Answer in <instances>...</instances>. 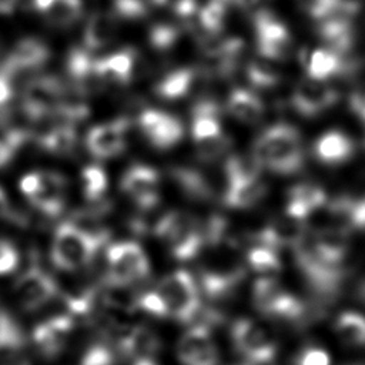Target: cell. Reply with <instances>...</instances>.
I'll return each instance as SVG.
<instances>
[{"label":"cell","mask_w":365,"mask_h":365,"mask_svg":"<svg viewBox=\"0 0 365 365\" xmlns=\"http://www.w3.org/2000/svg\"><path fill=\"white\" fill-rule=\"evenodd\" d=\"M252 155L262 168L281 175L302 170L305 151L299 131L287 123H278L262 131L252 147Z\"/></svg>","instance_id":"cell-1"},{"label":"cell","mask_w":365,"mask_h":365,"mask_svg":"<svg viewBox=\"0 0 365 365\" xmlns=\"http://www.w3.org/2000/svg\"><path fill=\"white\" fill-rule=\"evenodd\" d=\"M210 254L200 268V287L211 299L231 295L245 277V261L238 252V245L231 240H222L208 245Z\"/></svg>","instance_id":"cell-2"},{"label":"cell","mask_w":365,"mask_h":365,"mask_svg":"<svg viewBox=\"0 0 365 365\" xmlns=\"http://www.w3.org/2000/svg\"><path fill=\"white\" fill-rule=\"evenodd\" d=\"M153 234L167 245L171 257L178 261L192 259L205 247L202 224L182 211L163 214Z\"/></svg>","instance_id":"cell-3"},{"label":"cell","mask_w":365,"mask_h":365,"mask_svg":"<svg viewBox=\"0 0 365 365\" xmlns=\"http://www.w3.org/2000/svg\"><path fill=\"white\" fill-rule=\"evenodd\" d=\"M101 247V242L67 220L54 231L50 250L51 262L61 271H76L88 265Z\"/></svg>","instance_id":"cell-4"},{"label":"cell","mask_w":365,"mask_h":365,"mask_svg":"<svg viewBox=\"0 0 365 365\" xmlns=\"http://www.w3.org/2000/svg\"><path fill=\"white\" fill-rule=\"evenodd\" d=\"M191 135L201 161H217L227 151L230 141L222 133L220 107L212 100H201L192 108Z\"/></svg>","instance_id":"cell-5"},{"label":"cell","mask_w":365,"mask_h":365,"mask_svg":"<svg viewBox=\"0 0 365 365\" xmlns=\"http://www.w3.org/2000/svg\"><path fill=\"white\" fill-rule=\"evenodd\" d=\"M106 285L128 288L150 275V262L144 250L133 241L111 244L106 252Z\"/></svg>","instance_id":"cell-6"},{"label":"cell","mask_w":365,"mask_h":365,"mask_svg":"<svg viewBox=\"0 0 365 365\" xmlns=\"http://www.w3.org/2000/svg\"><path fill=\"white\" fill-rule=\"evenodd\" d=\"M155 291L165 305L167 318L187 324L194 321L200 314V292L197 282L190 272L178 269L165 275L158 282Z\"/></svg>","instance_id":"cell-7"},{"label":"cell","mask_w":365,"mask_h":365,"mask_svg":"<svg viewBox=\"0 0 365 365\" xmlns=\"http://www.w3.org/2000/svg\"><path fill=\"white\" fill-rule=\"evenodd\" d=\"M252 304L261 314L287 321H301L308 314L305 304L274 277H261L254 282Z\"/></svg>","instance_id":"cell-8"},{"label":"cell","mask_w":365,"mask_h":365,"mask_svg":"<svg viewBox=\"0 0 365 365\" xmlns=\"http://www.w3.org/2000/svg\"><path fill=\"white\" fill-rule=\"evenodd\" d=\"M68 94L64 81L44 74L29 80L21 93V108L29 120L43 121L56 111Z\"/></svg>","instance_id":"cell-9"},{"label":"cell","mask_w":365,"mask_h":365,"mask_svg":"<svg viewBox=\"0 0 365 365\" xmlns=\"http://www.w3.org/2000/svg\"><path fill=\"white\" fill-rule=\"evenodd\" d=\"M20 190L27 200L43 214L56 217L64 210L67 184L61 174L36 171L20 180Z\"/></svg>","instance_id":"cell-10"},{"label":"cell","mask_w":365,"mask_h":365,"mask_svg":"<svg viewBox=\"0 0 365 365\" xmlns=\"http://www.w3.org/2000/svg\"><path fill=\"white\" fill-rule=\"evenodd\" d=\"M230 335L234 348L248 364L264 365L274 361L277 342L264 325L250 318H240L231 325Z\"/></svg>","instance_id":"cell-11"},{"label":"cell","mask_w":365,"mask_h":365,"mask_svg":"<svg viewBox=\"0 0 365 365\" xmlns=\"http://www.w3.org/2000/svg\"><path fill=\"white\" fill-rule=\"evenodd\" d=\"M258 54L275 63L287 60L292 53V37L287 26L269 10L259 9L254 14Z\"/></svg>","instance_id":"cell-12"},{"label":"cell","mask_w":365,"mask_h":365,"mask_svg":"<svg viewBox=\"0 0 365 365\" xmlns=\"http://www.w3.org/2000/svg\"><path fill=\"white\" fill-rule=\"evenodd\" d=\"M13 292L20 308L33 312L48 304L58 294V285L47 271L33 262L19 275Z\"/></svg>","instance_id":"cell-13"},{"label":"cell","mask_w":365,"mask_h":365,"mask_svg":"<svg viewBox=\"0 0 365 365\" xmlns=\"http://www.w3.org/2000/svg\"><path fill=\"white\" fill-rule=\"evenodd\" d=\"M339 100V93L328 81L311 77L301 78L292 90V108L302 117L312 118L332 108Z\"/></svg>","instance_id":"cell-14"},{"label":"cell","mask_w":365,"mask_h":365,"mask_svg":"<svg viewBox=\"0 0 365 365\" xmlns=\"http://www.w3.org/2000/svg\"><path fill=\"white\" fill-rule=\"evenodd\" d=\"M177 358L181 365H218V348L207 324H195L181 335Z\"/></svg>","instance_id":"cell-15"},{"label":"cell","mask_w":365,"mask_h":365,"mask_svg":"<svg viewBox=\"0 0 365 365\" xmlns=\"http://www.w3.org/2000/svg\"><path fill=\"white\" fill-rule=\"evenodd\" d=\"M121 190L141 211L154 210L160 200V175L148 165H131L123 174Z\"/></svg>","instance_id":"cell-16"},{"label":"cell","mask_w":365,"mask_h":365,"mask_svg":"<svg viewBox=\"0 0 365 365\" xmlns=\"http://www.w3.org/2000/svg\"><path fill=\"white\" fill-rule=\"evenodd\" d=\"M138 127L148 143L158 150L174 147L184 135L181 121L161 110H144L138 117Z\"/></svg>","instance_id":"cell-17"},{"label":"cell","mask_w":365,"mask_h":365,"mask_svg":"<svg viewBox=\"0 0 365 365\" xmlns=\"http://www.w3.org/2000/svg\"><path fill=\"white\" fill-rule=\"evenodd\" d=\"M74 317L70 314H57L38 322L31 334L38 352L46 358L60 355L74 329Z\"/></svg>","instance_id":"cell-18"},{"label":"cell","mask_w":365,"mask_h":365,"mask_svg":"<svg viewBox=\"0 0 365 365\" xmlns=\"http://www.w3.org/2000/svg\"><path fill=\"white\" fill-rule=\"evenodd\" d=\"M130 124L125 118H115L110 123L90 128L86 137L88 153L100 160L118 155L127 145V130Z\"/></svg>","instance_id":"cell-19"},{"label":"cell","mask_w":365,"mask_h":365,"mask_svg":"<svg viewBox=\"0 0 365 365\" xmlns=\"http://www.w3.org/2000/svg\"><path fill=\"white\" fill-rule=\"evenodd\" d=\"M66 68L70 78V86L77 96L98 93L106 87L97 71V58H94L91 51L86 50L84 47L70 50Z\"/></svg>","instance_id":"cell-20"},{"label":"cell","mask_w":365,"mask_h":365,"mask_svg":"<svg viewBox=\"0 0 365 365\" xmlns=\"http://www.w3.org/2000/svg\"><path fill=\"white\" fill-rule=\"evenodd\" d=\"M308 235L307 221L299 220L288 212L274 218L268 222L257 235L258 244L265 245L274 250H279L284 247L295 248L299 245Z\"/></svg>","instance_id":"cell-21"},{"label":"cell","mask_w":365,"mask_h":365,"mask_svg":"<svg viewBox=\"0 0 365 365\" xmlns=\"http://www.w3.org/2000/svg\"><path fill=\"white\" fill-rule=\"evenodd\" d=\"M50 57L48 47L38 38H23L9 53L0 64V70L14 80L17 74L36 71L46 64Z\"/></svg>","instance_id":"cell-22"},{"label":"cell","mask_w":365,"mask_h":365,"mask_svg":"<svg viewBox=\"0 0 365 365\" xmlns=\"http://www.w3.org/2000/svg\"><path fill=\"white\" fill-rule=\"evenodd\" d=\"M309 241L317 254L327 262L344 265L351 250V231L332 224L317 230L312 237H309Z\"/></svg>","instance_id":"cell-23"},{"label":"cell","mask_w":365,"mask_h":365,"mask_svg":"<svg viewBox=\"0 0 365 365\" xmlns=\"http://www.w3.org/2000/svg\"><path fill=\"white\" fill-rule=\"evenodd\" d=\"M327 202V192L319 185L311 182H299L291 187L288 191L285 212L307 221L314 212L324 208Z\"/></svg>","instance_id":"cell-24"},{"label":"cell","mask_w":365,"mask_h":365,"mask_svg":"<svg viewBox=\"0 0 365 365\" xmlns=\"http://www.w3.org/2000/svg\"><path fill=\"white\" fill-rule=\"evenodd\" d=\"M314 154L325 165H342L355 154V143L352 138L338 130L324 133L314 145Z\"/></svg>","instance_id":"cell-25"},{"label":"cell","mask_w":365,"mask_h":365,"mask_svg":"<svg viewBox=\"0 0 365 365\" xmlns=\"http://www.w3.org/2000/svg\"><path fill=\"white\" fill-rule=\"evenodd\" d=\"M171 177L188 198L207 201L214 198L217 194H221L222 197V191L218 188L211 174L198 168H173Z\"/></svg>","instance_id":"cell-26"},{"label":"cell","mask_w":365,"mask_h":365,"mask_svg":"<svg viewBox=\"0 0 365 365\" xmlns=\"http://www.w3.org/2000/svg\"><path fill=\"white\" fill-rule=\"evenodd\" d=\"M137 53L133 48L115 51L107 57L97 58V71L107 86H127L133 80Z\"/></svg>","instance_id":"cell-27"},{"label":"cell","mask_w":365,"mask_h":365,"mask_svg":"<svg viewBox=\"0 0 365 365\" xmlns=\"http://www.w3.org/2000/svg\"><path fill=\"white\" fill-rule=\"evenodd\" d=\"M302 67L307 77L328 81L335 76L345 74V63L342 56L328 47H318L305 54Z\"/></svg>","instance_id":"cell-28"},{"label":"cell","mask_w":365,"mask_h":365,"mask_svg":"<svg viewBox=\"0 0 365 365\" xmlns=\"http://www.w3.org/2000/svg\"><path fill=\"white\" fill-rule=\"evenodd\" d=\"M117 34V19L111 13L97 11L86 23L83 33V47L96 51L107 47Z\"/></svg>","instance_id":"cell-29"},{"label":"cell","mask_w":365,"mask_h":365,"mask_svg":"<svg viewBox=\"0 0 365 365\" xmlns=\"http://www.w3.org/2000/svg\"><path fill=\"white\" fill-rule=\"evenodd\" d=\"M267 194V185L262 182L261 177L240 180L228 182L222 201L230 208L244 210L251 208L258 204Z\"/></svg>","instance_id":"cell-30"},{"label":"cell","mask_w":365,"mask_h":365,"mask_svg":"<svg viewBox=\"0 0 365 365\" xmlns=\"http://www.w3.org/2000/svg\"><path fill=\"white\" fill-rule=\"evenodd\" d=\"M329 214L335 218L336 224L352 232V230L365 231V197L352 198L341 195L327 202Z\"/></svg>","instance_id":"cell-31"},{"label":"cell","mask_w":365,"mask_h":365,"mask_svg":"<svg viewBox=\"0 0 365 365\" xmlns=\"http://www.w3.org/2000/svg\"><path fill=\"white\" fill-rule=\"evenodd\" d=\"M202 71L195 67H181L165 74L155 84V94L164 100H178L185 97L195 86Z\"/></svg>","instance_id":"cell-32"},{"label":"cell","mask_w":365,"mask_h":365,"mask_svg":"<svg viewBox=\"0 0 365 365\" xmlns=\"http://www.w3.org/2000/svg\"><path fill=\"white\" fill-rule=\"evenodd\" d=\"M33 4L44 20L56 27H68L83 14L81 0H33Z\"/></svg>","instance_id":"cell-33"},{"label":"cell","mask_w":365,"mask_h":365,"mask_svg":"<svg viewBox=\"0 0 365 365\" xmlns=\"http://www.w3.org/2000/svg\"><path fill=\"white\" fill-rule=\"evenodd\" d=\"M227 110L238 121L245 124H257L265 111L261 98L245 88H235L230 93Z\"/></svg>","instance_id":"cell-34"},{"label":"cell","mask_w":365,"mask_h":365,"mask_svg":"<svg viewBox=\"0 0 365 365\" xmlns=\"http://www.w3.org/2000/svg\"><path fill=\"white\" fill-rule=\"evenodd\" d=\"M38 144L43 150L54 155H68L77 144L76 125L71 124H51L40 137Z\"/></svg>","instance_id":"cell-35"},{"label":"cell","mask_w":365,"mask_h":365,"mask_svg":"<svg viewBox=\"0 0 365 365\" xmlns=\"http://www.w3.org/2000/svg\"><path fill=\"white\" fill-rule=\"evenodd\" d=\"M334 332L338 339L351 348L365 345V315L356 311L341 312L334 322Z\"/></svg>","instance_id":"cell-36"},{"label":"cell","mask_w":365,"mask_h":365,"mask_svg":"<svg viewBox=\"0 0 365 365\" xmlns=\"http://www.w3.org/2000/svg\"><path fill=\"white\" fill-rule=\"evenodd\" d=\"M248 81L257 88H272L281 80V73L275 66V61L262 56L252 58L245 68Z\"/></svg>","instance_id":"cell-37"},{"label":"cell","mask_w":365,"mask_h":365,"mask_svg":"<svg viewBox=\"0 0 365 365\" xmlns=\"http://www.w3.org/2000/svg\"><path fill=\"white\" fill-rule=\"evenodd\" d=\"M245 262L252 271L261 274V277H274L282 268L277 250L259 244L248 250Z\"/></svg>","instance_id":"cell-38"},{"label":"cell","mask_w":365,"mask_h":365,"mask_svg":"<svg viewBox=\"0 0 365 365\" xmlns=\"http://www.w3.org/2000/svg\"><path fill=\"white\" fill-rule=\"evenodd\" d=\"M222 170L225 173L228 182H231V181H240V180L258 178L262 167L251 153V154H234L228 157Z\"/></svg>","instance_id":"cell-39"},{"label":"cell","mask_w":365,"mask_h":365,"mask_svg":"<svg viewBox=\"0 0 365 365\" xmlns=\"http://www.w3.org/2000/svg\"><path fill=\"white\" fill-rule=\"evenodd\" d=\"M107 185V175L101 167L87 165L81 170V188L87 201L93 204L103 201Z\"/></svg>","instance_id":"cell-40"},{"label":"cell","mask_w":365,"mask_h":365,"mask_svg":"<svg viewBox=\"0 0 365 365\" xmlns=\"http://www.w3.org/2000/svg\"><path fill=\"white\" fill-rule=\"evenodd\" d=\"M227 14H228V9L222 1L210 0L200 11V16H198L200 27L205 33L214 36L222 30Z\"/></svg>","instance_id":"cell-41"},{"label":"cell","mask_w":365,"mask_h":365,"mask_svg":"<svg viewBox=\"0 0 365 365\" xmlns=\"http://www.w3.org/2000/svg\"><path fill=\"white\" fill-rule=\"evenodd\" d=\"M24 345V335L16 319L7 312H0V351L16 352Z\"/></svg>","instance_id":"cell-42"},{"label":"cell","mask_w":365,"mask_h":365,"mask_svg":"<svg viewBox=\"0 0 365 365\" xmlns=\"http://www.w3.org/2000/svg\"><path fill=\"white\" fill-rule=\"evenodd\" d=\"M181 38V29L170 24H157L150 30L148 40L154 50L170 51Z\"/></svg>","instance_id":"cell-43"},{"label":"cell","mask_w":365,"mask_h":365,"mask_svg":"<svg viewBox=\"0 0 365 365\" xmlns=\"http://www.w3.org/2000/svg\"><path fill=\"white\" fill-rule=\"evenodd\" d=\"M29 140V134L23 130H10L0 137V168L6 167L17 153V150Z\"/></svg>","instance_id":"cell-44"},{"label":"cell","mask_w":365,"mask_h":365,"mask_svg":"<svg viewBox=\"0 0 365 365\" xmlns=\"http://www.w3.org/2000/svg\"><path fill=\"white\" fill-rule=\"evenodd\" d=\"M134 307L148 315L157 317V318H167V309L165 305L160 297V294L155 289L145 291L135 297Z\"/></svg>","instance_id":"cell-45"},{"label":"cell","mask_w":365,"mask_h":365,"mask_svg":"<svg viewBox=\"0 0 365 365\" xmlns=\"http://www.w3.org/2000/svg\"><path fill=\"white\" fill-rule=\"evenodd\" d=\"M115 356L108 345L97 342L86 349L80 359V365H114Z\"/></svg>","instance_id":"cell-46"},{"label":"cell","mask_w":365,"mask_h":365,"mask_svg":"<svg viewBox=\"0 0 365 365\" xmlns=\"http://www.w3.org/2000/svg\"><path fill=\"white\" fill-rule=\"evenodd\" d=\"M151 0H114L117 16L127 20H138L147 16Z\"/></svg>","instance_id":"cell-47"},{"label":"cell","mask_w":365,"mask_h":365,"mask_svg":"<svg viewBox=\"0 0 365 365\" xmlns=\"http://www.w3.org/2000/svg\"><path fill=\"white\" fill-rule=\"evenodd\" d=\"M297 3L305 14L317 21H321L338 7V0H297Z\"/></svg>","instance_id":"cell-48"},{"label":"cell","mask_w":365,"mask_h":365,"mask_svg":"<svg viewBox=\"0 0 365 365\" xmlns=\"http://www.w3.org/2000/svg\"><path fill=\"white\" fill-rule=\"evenodd\" d=\"M294 365H331V355L324 348L305 346L297 354Z\"/></svg>","instance_id":"cell-49"},{"label":"cell","mask_w":365,"mask_h":365,"mask_svg":"<svg viewBox=\"0 0 365 365\" xmlns=\"http://www.w3.org/2000/svg\"><path fill=\"white\" fill-rule=\"evenodd\" d=\"M17 264L19 252L16 247L7 240H0V275L14 271Z\"/></svg>","instance_id":"cell-50"},{"label":"cell","mask_w":365,"mask_h":365,"mask_svg":"<svg viewBox=\"0 0 365 365\" xmlns=\"http://www.w3.org/2000/svg\"><path fill=\"white\" fill-rule=\"evenodd\" d=\"M151 3L178 17H190L195 11V0H151Z\"/></svg>","instance_id":"cell-51"},{"label":"cell","mask_w":365,"mask_h":365,"mask_svg":"<svg viewBox=\"0 0 365 365\" xmlns=\"http://www.w3.org/2000/svg\"><path fill=\"white\" fill-rule=\"evenodd\" d=\"M351 111L365 124V80L352 87L348 97Z\"/></svg>","instance_id":"cell-52"},{"label":"cell","mask_w":365,"mask_h":365,"mask_svg":"<svg viewBox=\"0 0 365 365\" xmlns=\"http://www.w3.org/2000/svg\"><path fill=\"white\" fill-rule=\"evenodd\" d=\"M13 94L14 88L11 77L0 70V121H4L7 117V104L13 98Z\"/></svg>","instance_id":"cell-53"},{"label":"cell","mask_w":365,"mask_h":365,"mask_svg":"<svg viewBox=\"0 0 365 365\" xmlns=\"http://www.w3.org/2000/svg\"><path fill=\"white\" fill-rule=\"evenodd\" d=\"M354 298L365 307V277L358 281V284L354 288Z\"/></svg>","instance_id":"cell-54"},{"label":"cell","mask_w":365,"mask_h":365,"mask_svg":"<svg viewBox=\"0 0 365 365\" xmlns=\"http://www.w3.org/2000/svg\"><path fill=\"white\" fill-rule=\"evenodd\" d=\"M10 215H11V210H10V204H9L7 195L0 188V218H7Z\"/></svg>","instance_id":"cell-55"},{"label":"cell","mask_w":365,"mask_h":365,"mask_svg":"<svg viewBox=\"0 0 365 365\" xmlns=\"http://www.w3.org/2000/svg\"><path fill=\"white\" fill-rule=\"evenodd\" d=\"M133 365H158L154 358H137L133 359Z\"/></svg>","instance_id":"cell-56"},{"label":"cell","mask_w":365,"mask_h":365,"mask_svg":"<svg viewBox=\"0 0 365 365\" xmlns=\"http://www.w3.org/2000/svg\"><path fill=\"white\" fill-rule=\"evenodd\" d=\"M240 365H252V364H240Z\"/></svg>","instance_id":"cell-57"},{"label":"cell","mask_w":365,"mask_h":365,"mask_svg":"<svg viewBox=\"0 0 365 365\" xmlns=\"http://www.w3.org/2000/svg\"><path fill=\"white\" fill-rule=\"evenodd\" d=\"M356 365H358V364H356Z\"/></svg>","instance_id":"cell-58"}]
</instances>
